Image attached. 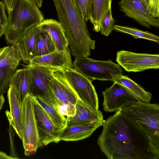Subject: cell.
I'll use <instances>...</instances> for the list:
<instances>
[{
  "mask_svg": "<svg viewBox=\"0 0 159 159\" xmlns=\"http://www.w3.org/2000/svg\"><path fill=\"white\" fill-rule=\"evenodd\" d=\"M105 120L97 139L108 159H153L148 139L142 130L121 109Z\"/></svg>",
  "mask_w": 159,
  "mask_h": 159,
  "instance_id": "cell-1",
  "label": "cell"
},
{
  "mask_svg": "<svg viewBox=\"0 0 159 159\" xmlns=\"http://www.w3.org/2000/svg\"><path fill=\"white\" fill-rule=\"evenodd\" d=\"M58 19L64 31L71 54L75 57L89 56L95 48L86 22L74 0H52Z\"/></svg>",
  "mask_w": 159,
  "mask_h": 159,
  "instance_id": "cell-2",
  "label": "cell"
},
{
  "mask_svg": "<svg viewBox=\"0 0 159 159\" xmlns=\"http://www.w3.org/2000/svg\"><path fill=\"white\" fill-rule=\"evenodd\" d=\"M122 111L143 131L154 159L159 158V105L139 101L121 108Z\"/></svg>",
  "mask_w": 159,
  "mask_h": 159,
  "instance_id": "cell-3",
  "label": "cell"
},
{
  "mask_svg": "<svg viewBox=\"0 0 159 159\" xmlns=\"http://www.w3.org/2000/svg\"><path fill=\"white\" fill-rule=\"evenodd\" d=\"M4 34L7 43L15 44L25 32L45 19L33 0H14Z\"/></svg>",
  "mask_w": 159,
  "mask_h": 159,
  "instance_id": "cell-4",
  "label": "cell"
},
{
  "mask_svg": "<svg viewBox=\"0 0 159 159\" xmlns=\"http://www.w3.org/2000/svg\"><path fill=\"white\" fill-rule=\"evenodd\" d=\"M73 68L92 82L95 80L114 82L117 77L123 75L122 69L111 60H98L88 57H75Z\"/></svg>",
  "mask_w": 159,
  "mask_h": 159,
  "instance_id": "cell-5",
  "label": "cell"
},
{
  "mask_svg": "<svg viewBox=\"0 0 159 159\" xmlns=\"http://www.w3.org/2000/svg\"><path fill=\"white\" fill-rule=\"evenodd\" d=\"M34 95L31 93L25 97L21 105L23 124L22 140L24 154L30 156L41 147L34 110Z\"/></svg>",
  "mask_w": 159,
  "mask_h": 159,
  "instance_id": "cell-6",
  "label": "cell"
},
{
  "mask_svg": "<svg viewBox=\"0 0 159 159\" xmlns=\"http://www.w3.org/2000/svg\"><path fill=\"white\" fill-rule=\"evenodd\" d=\"M48 85L55 107L61 114H68L75 107L78 98L67 81L63 71H55L49 79Z\"/></svg>",
  "mask_w": 159,
  "mask_h": 159,
  "instance_id": "cell-7",
  "label": "cell"
},
{
  "mask_svg": "<svg viewBox=\"0 0 159 159\" xmlns=\"http://www.w3.org/2000/svg\"><path fill=\"white\" fill-rule=\"evenodd\" d=\"M116 61L128 72H139L159 68V55L137 53L121 50L117 52Z\"/></svg>",
  "mask_w": 159,
  "mask_h": 159,
  "instance_id": "cell-8",
  "label": "cell"
},
{
  "mask_svg": "<svg viewBox=\"0 0 159 159\" xmlns=\"http://www.w3.org/2000/svg\"><path fill=\"white\" fill-rule=\"evenodd\" d=\"M63 72L67 81L78 98L88 106L98 110V95L92 82L74 69H68Z\"/></svg>",
  "mask_w": 159,
  "mask_h": 159,
  "instance_id": "cell-9",
  "label": "cell"
},
{
  "mask_svg": "<svg viewBox=\"0 0 159 159\" xmlns=\"http://www.w3.org/2000/svg\"><path fill=\"white\" fill-rule=\"evenodd\" d=\"M102 93L103 109L107 112L116 111L123 107L140 101L126 88L115 82Z\"/></svg>",
  "mask_w": 159,
  "mask_h": 159,
  "instance_id": "cell-10",
  "label": "cell"
},
{
  "mask_svg": "<svg viewBox=\"0 0 159 159\" xmlns=\"http://www.w3.org/2000/svg\"><path fill=\"white\" fill-rule=\"evenodd\" d=\"M33 103L39 137L41 147L60 141V133L51 119L33 96Z\"/></svg>",
  "mask_w": 159,
  "mask_h": 159,
  "instance_id": "cell-11",
  "label": "cell"
},
{
  "mask_svg": "<svg viewBox=\"0 0 159 159\" xmlns=\"http://www.w3.org/2000/svg\"><path fill=\"white\" fill-rule=\"evenodd\" d=\"M26 66L30 69L31 75L30 93L34 96L41 95L43 96L55 107L48 82L52 73L55 71L59 70L28 64Z\"/></svg>",
  "mask_w": 159,
  "mask_h": 159,
  "instance_id": "cell-12",
  "label": "cell"
},
{
  "mask_svg": "<svg viewBox=\"0 0 159 159\" xmlns=\"http://www.w3.org/2000/svg\"><path fill=\"white\" fill-rule=\"evenodd\" d=\"M119 4L120 11L141 25L149 28L159 27V18L151 15L141 0H120Z\"/></svg>",
  "mask_w": 159,
  "mask_h": 159,
  "instance_id": "cell-13",
  "label": "cell"
},
{
  "mask_svg": "<svg viewBox=\"0 0 159 159\" xmlns=\"http://www.w3.org/2000/svg\"><path fill=\"white\" fill-rule=\"evenodd\" d=\"M28 64L63 71L73 68L69 49L61 51L56 50L48 54L34 57Z\"/></svg>",
  "mask_w": 159,
  "mask_h": 159,
  "instance_id": "cell-14",
  "label": "cell"
},
{
  "mask_svg": "<svg viewBox=\"0 0 159 159\" xmlns=\"http://www.w3.org/2000/svg\"><path fill=\"white\" fill-rule=\"evenodd\" d=\"M7 97L10 111L7 110L5 113L10 124L12 126L22 141L23 138V124L21 105L16 89L13 85L9 86Z\"/></svg>",
  "mask_w": 159,
  "mask_h": 159,
  "instance_id": "cell-15",
  "label": "cell"
},
{
  "mask_svg": "<svg viewBox=\"0 0 159 159\" xmlns=\"http://www.w3.org/2000/svg\"><path fill=\"white\" fill-rule=\"evenodd\" d=\"M104 121L105 120L67 126L60 134V141H75L87 138L90 136L96 129L102 126Z\"/></svg>",
  "mask_w": 159,
  "mask_h": 159,
  "instance_id": "cell-16",
  "label": "cell"
},
{
  "mask_svg": "<svg viewBox=\"0 0 159 159\" xmlns=\"http://www.w3.org/2000/svg\"><path fill=\"white\" fill-rule=\"evenodd\" d=\"M75 115L72 117H66V127L77 124L104 120L102 113L100 110H96L88 106L78 98L75 103Z\"/></svg>",
  "mask_w": 159,
  "mask_h": 159,
  "instance_id": "cell-17",
  "label": "cell"
},
{
  "mask_svg": "<svg viewBox=\"0 0 159 159\" xmlns=\"http://www.w3.org/2000/svg\"><path fill=\"white\" fill-rule=\"evenodd\" d=\"M40 31L38 25L30 27L14 44L24 63L28 64L34 57L36 38Z\"/></svg>",
  "mask_w": 159,
  "mask_h": 159,
  "instance_id": "cell-18",
  "label": "cell"
},
{
  "mask_svg": "<svg viewBox=\"0 0 159 159\" xmlns=\"http://www.w3.org/2000/svg\"><path fill=\"white\" fill-rule=\"evenodd\" d=\"M38 25L40 30L47 31L50 35L56 50L61 51L69 49L64 30L59 21L51 18L43 20Z\"/></svg>",
  "mask_w": 159,
  "mask_h": 159,
  "instance_id": "cell-19",
  "label": "cell"
},
{
  "mask_svg": "<svg viewBox=\"0 0 159 159\" xmlns=\"http://www.w3.org/2000/svg\"><path fill=\"white\" fill-rule=\"evenodd\" d=\"M23 65L24 68L16 70L9 82V85H13L16 89L21 105L25 96L30 93L31 82L30 69Z\"/></svg>",
  "mask_w": 159,
  "mask_h": 159,
  "instance_id": "cell-20",
  "label": "cell"
},
{
  "mask_svg": "<svg viewBox=\"0 0 159 159\" xmlns=\"http://www.w3.org/2000/svg\"><path fill=\"white\" fill-rule=\"evenodd\" d=\"M112 0H92L89 20L93 25V30L98 32L102 21L109 9L111 8Z\"/></svg>",
  "mask_w": 159,
  "mask_h": 159,
  "instance_id": "cell-21",
  "label": "cell"
},
{
  "mask_svg": "<svg viewBox=\"0 0 159 159\" xmlns=\"http://www.w3.org/2000/svg\"><path fill=\"white\" fill-rule=\"evenodd\" d=\"M34 96L49 116L55 126L61 133L66 127V117L61 114L43 96L36 95Z\"/></svg>",
  "mask_w": 159,
  "mask_h": 159,
  "instance_id": "cell-22",
  "label": "cell"
},
{
  "mask_svg": "<svg viewBox=\"0 0 159 159\" xmlns=\"http://www.w3.org/2000/svg\"><path fill=\"white\" fill-rule=\"evenodd\" d=\"M113 82L122 85L128 89L140 101L150 103L152 98L151 93L127 76L120 75Z\"/></svg>",
  "mask_w": 159,
  "mask_h": 159,
  "instance_id": "cell-23",
  "label": "cell"
},
{
  "mask_svg": "<svg viewBox=\"0 0 159 159\" xmlns=\"http://www.w3.org/2000/svg\"><path fill=\"white\" fill-rule=\"evenodd\" d=\"M21 61L14 44L0 48V68L8 66L16 69Z\"/></svg>",
  "mask_w": 159,
  "mask_h": 159,
  "instance_id": "cell-24",
  "label": "cell"
},
{
  "mask_svg": "<svg viewBox=\"0 0 159 159\" xmlns=\"http://www.w3.org/2000/svg\"><path fill=\"white\" fill-rule=\"evenodd\" d=\"M55 50V45L50 35L47 31L40 30L36 38L34 57L44 55Z\"/></svg>",
  "mask_w": 159,
  "mask_h": 159,
  "instance_id": "cell-25",
  "label": "cell"
},
{
  "mask_svg": "<svg viewBox=\"0 0 159 159\" xmlns=\"http://www.w3.org/2000/svg\"><path fill=\"white\" fill-rule=\"evenodd\" d=\"M114 30L120 32L131 35L135 39H142L159 43V37L155 34L147 31H143L135 28L119 25H115Z\"/></svg>",
  "mask_w": 159,
  "mask_h": 159,
  "instance_id": "cell-26",
  "label": "cell"
},
{
  "mask_svg": "<svg viewBox=\"0 0 159 159\" xmlns=\"http://www.w3.org/2000/svg\"><path fill=\"white\" fill-rule=\"evenodd\" d=\"M16 69L8 66L0 68V95L8 91L10 78Z\"/></svg>",
  "mask_w": 159,
  "mask_h": 159,
  "instance_id": "cell-27",
  "label": "cell"
},
{
  "mask_svg": "<svg viewBox=\"0 0 159 159\" xmlns=\"http://www.w3.org/2000/svg\"><path fill=\"white\" fill-rule=\"evenodd\" d=\"M114 20L110 8L104 17L100 25L101 33L104 35L108 36L114 30Z\"/></svg>",
  "mask_w": 159,
  "mask_h": 159,
  "instance_id": "cell-28",
  "label": "cell"
},
{
  "mask_svg": "<svg viewBox=\"0 0 159 159\" xmlns=\"http://www.w3.org/2000/svg\"><path fill=\"white\" fill-rule=\"evenodd\" d=\"M80 13L86 22L89 20L92 0H74Z\"/></svg>",
  "mask_w": 159,
  "mask_h": 159,
  "instance_id": "cell-29",
  "label": "cell"
},
{
  "mask_svg": "<svg viewBox=\"0 0 159 159\" xmlns=\"http://www.w3.org/2000/svg\"><path fill=\"white\" fill-rule=\"evenodd\" d=\"M141 0L151 15L159 18V0Z\"/></svg>",
  "mask_w": 159,
  "mask_h": 159,
  "instance_id": "cell-30",
  "label": "cell"
},
{
  "mask_svg": "<svg viewBox=\"0 0 159 159\" xmlns=\"http://www.w3.org/2000/svg\"><path fill=\"white\" fill-rule=\"evenodd\" d=\"M4 3L0 1V38L5 32L7 24V17L5 12Z\"/></svg>",
  "mask_w": 159,
  "mask_h": 159,
  "instance_id": "cell-31",
  "label": "cell"
},
{
  "mask_svg": "<svg viewBox=\"0 0 159 159\" xmlns=\"http://www.w3.org/2000/svg\"><path fill=\"white\" fill-rule=\"evenodd\" d=\"M3 1L8 14L11 10L14 0H3Z\"/></svg>",
  "mask_w": 159,
  "mask_h": 159,
  "instance_id": "cell-32",
  "label": "cell"
},
{
  "mask_svg": "<svg viewBox=\"0 0 159 159\" xmlns=\"http://www.w3.org/2000/svg\"><path fill=\"white\" fill-rule=\"evenodd\" d=\"M15 158L9 156L5 152H0V159H11Z\"/></svg>",
  "mask_w": 159,
  "mask_h": 159,
  "instance_id": "cell-33",
  "label": "cell"
},
{
  "mask_svg": "<svg viewBox=\"0 0 159 159\" xmlns=\"http://www.w3.org/2000/svg\"><path fill=\"white\" fill-rule=\"evenodd\" d=\"M5 100L3 95H0V111L2 108Z\"/></svg>",
  "mask_w": 159,
  "mask_h": 159,
  "instance_id": "cell-34",
  "label": "cell"
},
{
  "mask_svg": "<svg viewBox=\"0 0 159 159\" xmlns=\"http://www.w3.org/2000/svg\"><path fill=\"white\" fill-rule=\"evenodd\" d=\"M39 8L41 7L42 5L43 0H33Z\"/></svg>",
  "mask_w": 159,
  "mask_h": 159,
  "instance_id": "cell-35",
  "label": "cell"
}]
</instances>
